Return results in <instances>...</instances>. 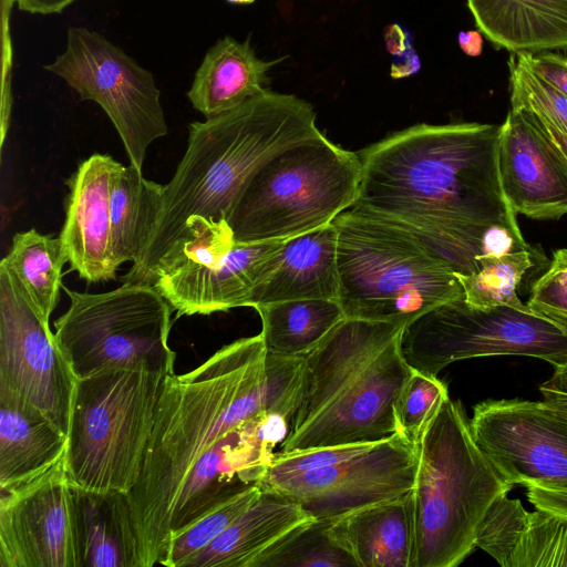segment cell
I'll return each mask as SVG.
<instances>
[{"instance_id": "cell-1", "label": "cell", "mask_w": 567, "mask_h": 567, "mask_svg": "<svg viewBox=\"0 0 567 567\" xmlns=\"http://www.w3.org/2000/svg\"><path fill=\"white\" fill-rule=\"evenodd\" d=\"M501 125L416 124L358 153L352 206L421 238L458 274L487 254L529 250L499 178Z\"/></svg>"}, {"instance_id": "cell-2", "label": "cell", "mask_w": 567, "mask_h": 567, "mask_svg": "<svg viewBox=\"0 0 567 567\" xmlns=\"http://www.w3.org/2000/svg\"><path fill=\"white\" fill-rule=\"evenodd\" d=\"M305 369L306 357L266 353L259 333L224 346L189 372L165 378L144 467L128 494L141 567L163 563L172 514L196 461L245 421L278 415L291 423Z\"/></svg>"}, {"instance_id": "cell-3", "label": "cell", "mask_w": 567, "mask_h": 567, "mask_svg": "<svg viewBox=\"0 0 567 567\" xmlns=\"http://www.w3.org/2000/svg\"><path fill=\"white\" fill-rule=\"evenodd\" d=\"M318 132L308 102L269 90L228 112L190 123L187 150L164 185L148 244L123 282L154 285L190 217L229 228V216L252 174L279 151Z\"/></svg>"}, {"instance_id": "cell-4", "label": "cell", "mask_w": 567, "mask_h": 567, "mask_svg": "<svg viewBox=\"0 0 567 567\" xmlns=\"http://www.w3.org/2000/svg\"><path fill=\"white\" fill-rule=\"evenodd\" d=\"M405 324L343 318L306 357L299 406L280 452L373 443L398 434L394 405L412 373Z\"/></svg>"}, {"instance_id": "cell-5", "label": "cell", "mask_w": 567, "mask_h": 567, "mask_svg": "<svg viewBox=\"0 0 567 567\" xmlns=\"http://www.w3.org/2000/svg\"><path fill=\"white\" fill-rule=\"evenodd\" d=\"M415 449L412 567L458 566L475 548L489 505L513 486L475 442L460 401L442 404Z\"/></svg>"}, {"instance_id": "cell-6", "label": "cell", "mask_w": 567, "mask_h": 567, "mask_svg": "<svg viewBox=\"0 0 567 567\" xmlns=\"http://www.w3.org/2000/svg\"><path fill=\"white\" fill-rule=\"evenodd\" d=\"M338 301L346 318L406 324L464 298L454 270L411 231L354 206L336 217Z\"/></svg>"}, {"instance_id": "cell-7", "label": "cell", "mask_w": 567, "mask_h": 567, "mask_svg": "<svg viewBox=\"0 0 567 567\" xmlns=\"http://www.w3.org/2000/svg\"><path fill=\"white\" fill-rule=\"evenodd\" d=\"M358 153L321 132L267 159L248 179L228 219L235 241L288 239L331 224L358 195Z\"/></svg>"}, {"instance_id": "cell-8", "label": "cell", "mask_w": 567, "mask_h": 567, "mask_svg": "<svg viewBox=\"0 0 567 567\" xmlns=\"http://www.w3.org/2000/svg\"><path fill=\"white\" fill-rule=\"evenodd\" d=\"M166 377L112 369L78 380L64 457L74 486L127 494L136 486Z\"/></svg>"}, {"instance_id": "cell-9", "label": "cell", "mask_w": 567, "mask_h": 567, "mask_svg": "<svg viewBox=\"0 0 567 567\" xmlns=\"http://www.w3.org/2000/svg\"><path fill=\"white\" fill-rule=\"evenodd\" d=\"M62 288L70 306L54 336L78 380L112 369L174 373V309L155 286L123 282L102 293Z\"/></svg>"}, {"instance_id": "cell-10", "label": "cell", "mask_w": 567, "mask_h": 567, "mask_svg": "<svg viewBox=\"0 0 567 567\" xmlns=\"http://www.w3.org/2000/svg\"><path fill=\"white\" fill-rule=\"evenodd\" d=\"M399 347L414 370L437 375L449 364L493 355L567 362V326L529 307L478 309L464 298L444 302L406 323Z\"/></svg>"}, {"instance_id": "cell-11", "label": "cell", "mask_w": 567, "mask_h": 567, "mask_svg": "<svg viewBox=\"0 0 567 567\" xmlns=\"http://www.w3.org/2000/svg\"><path fill=\"white\" fill-rule=\"evenodd\" d=\"M81 97L97 103L117 131L131 165L142 171L147 146L167 134L153 74L99 32L68 30L66 47L44 65Z\"/></svg>"}, {"instance_id": "cell-12", "label": "cell", "mask_w": 567, "mask_h": 567, "mask_svg": "<svg viewBox=\"0 0 567 567\" xmlns=\"http://www.w3.org/2000/svg\"><path fill=\"white\" fill-rule=\"evenodd\" d=\"M76 384L49 320L0 264V396L34 408L68 435Z\"/></svg>"}, {"instance_id": "cell-13", "label": "cell", "mask_w": 567, "mask_h": 567, "mask_svg": "<svg viewBox=\"0 0 567 567\" xmlns=\"http://www.w3.org/2000/svg\"><path fill=\"white\" fill-rule=\"evenodd\" d=\"M0 567H84L78 488L64 458L0 491Z\"/></svg>"}, {"instance_id": "cell-14", "label": "cell", "mask_w": 567, "mask_h": 567, "mask_svg": "<svg viewBox=\"0 0 567 567\" xmlns=\"http://www.w3.org/2000/svg\"><path fill=\"white\" fill-rule=\"evenodd\" d=\"M417 465L416 449L395 434L357 457L316 470L264 476L258 486L292 497L315 519H334L409 494Z\"/></svg>"}, {"instance_id": "cell-15", "label": "cell", "mask_w": 567, "mask_h": 567, "mask_svg": "<svg viewBox=\"0 0 567 567\" xmlns=\"http://www.w3.org/2000/svg\"><path fill=\"white\" fill-rule=\"evenodd\" d=\"M475 442L515 485L567 487V414L544 401L486 400L470 420Z\"/></svg>"}, {"instance_id": "cell-16", "label": "cell", "mask_w": 567, "mask_h": 567, "mask_svg": "<svg viewBox=\"0 0 567 567\" xmlns=\"http://www.w3.org/2000/svg\"><path fill=\"white\" fill-rule=\"evenodd\" d=\"M287 424L278 415L258 416L209 447L185 478L169 523L171 539L215 506L258 485L275 457V445L289 432Z\"/></svg>"}, {"instance_id": "cell-17", "label": "cell", "mask_w": 567, "mask_h": 567, "mask_svg": "<svg viewBox=\"0 0 567 567\" xmlns=\"http://www.w3.org/2000/svg\"><path fill=\"white\" fill-rule=\"evenodd\" d=\"M498 171L516 215L555 219L567 214V161L530 112L507 113L501 125Z\"/></svg>"}, {"instance_id": "cell-18", "label": "cell", "mask_w": 567, "mask_h": 567, "mask_svg": "<svg viewBox=\"0 0 567 567\" xmlns=\"http://www.w3.org/2000/svg\"><path fill=\"white\" fill-rule=\"evenodd\" d=\"M286 239L235 241L206 264L174 267L153 286L178 316L210 315L247 307L252 291L276 268Z\"/></svg>"}, {"instance_id": "cell-19", "label": "cell", "mask_w": 567, "mask_h": 567, "mask_svg": "<svg viewBox=\"0 0 567 567\" xmlns=\"http://www.w3.org/2000/svg\"><path fill=\"white\" fill-rule=\"evenodd\" d=\"M122 166L110 155L93 154L66 181L65 220L59 237L71 269L89 282L116 278L110 193Z\"/></svg>"}, {"instance_id": "cell-20", "label": "cell", "mask_w": 567, "mask_h": 567, "mask_svg": "<svg viewBox=\"0 0 567 567\" xmlns=\"http://www.w3.org/2000/svg\"><path fill=\"white\" fill-rule=\"evenodd\" d=\"M338 231L333 224L285 240L274 271L252 291L247 307L297 299H337Z\"/></svg>"}, {"instance_id": "cell-21", "label": "cell", "mask_w": 567, "mask_h": 567, "mask_svg": "<svg viewBox=\"0 0 567 567\" xmlns=\"http://www.w3.org/2000/svg\"><path fill=\"white\" fill-rule=\"evenodd\" d=\"M331 533L358 567H412L411 492L331 519Z\"/></svg>"}, {"instance_id": "cell-22", "label": "cell", "mask_w": 567, "mask_h": 567, "mask_svg": "<svg viewBox=\"0 0 567 567\" xmlns=\"http://www.w3.org/2000/svg\"><path fill=\"white\" fill-rule=\"evenodd\" d=\"M315 519L292 497L261 489L252 504L187 567H252L275 543Z\"/></svg>"}, {"instance_id": "cell-23", "label": "cell", "mask_w": 567, "mask_h": 567, "mask_svg": "<svg viewBox=\"0 0 567 567\" xmlns=\"http://www.w3.org/2000/svg\"><path fill=\"white\" fill-rule=\"evenodd\" d=\"M282 59H259L249 40H218L205 54L187 96L206 118L228 112L267 91L268 71Z\"/></svg>"}, {"instance_id": "cell-24", "label": "cell", "mask_w": 567, "mask_h": 567, "mask_svg": "<svg viewBox=\"0 0 567 567\" xmlns=\"http://www.w3.org/2000/svg\"><path fill=\"white\" fill-rule=\"evenodd\" d=\"M476 25L512 53L567 49V0H466Z\"/></svg>"}, {"instance_id": "cell-25", "label": "cell", "mask_w": 567, "mask_h": 567, "mask_svg": "<svg viewBox=\"0 0 567 567\" xmlns=\"http://www.w3.org/2000/svg\"><path fill=\"white\" fill-rule=\"evenodd\" d=\"M68 435L34 408L0 396V491L40 476L65 456Z\"/></svg>"}, {"instance_id": "cell-26", "label": "cell", "mask_w": 567, "mask_h": 567, "mask_svg": "<svg viewBox=\"0 0 567 567\" xmlns=\"http://www.w3.org/2000/svg\"><path fill=\"white\" fill-rule=\"evenodd\" d=\"M78 503L84 567H141L128 494L78 488Z\"/></svg>"}, {"instance_id": "cell-27", "label": "cell", "mask_w": 567, "mask_h": 567, "mask_svg": "<svg viewBox=\"0 0 567 567\" xmlns=\"http://www.w3.org/2000/svg\"><path fill=\"white\" fill-rule=\"evenodd\" d=\"M164 185L146 179L135 166H122L110 193L112 246L117 266L137 262L156 225Z\"/></svg>"}, {"instance_id": "cell-28", "label": "cell", "mask_w": 567, "mask_h": 567, "mask_svg": "<svg viewBox=\"0 0 567 567\" xmlns=\"http://www.w3.org/2000/svg\"><path fill=\"white\" fill-rule=\"evenodd\" d=\"M266 353L307 357L344 318L337 299H297L257 306Z\"/></svg>"}, {"instance_id": "cell-29", "label": "cell", "mask_w": 567, "mask_h": 567, "mask_svg": "<svg viewBox=\"0 0 567 567\" xmlns=\"http://www.w3.org/2000/svg\"><path fill=\"white\" fill-rule=\"evenodd\" d=\"M66 261L60 237L30 229L14 235L11 248L0 264L14 276L38 313L49 320L59 301L61 274Z\"/></svg>"}, {"instance_id": "cell-30", "label": "cell", "mask_w": 567, "mask_h": 567, "mask_svg": "<svg viewBox=\"0 0 567 567\" xmlns=\"http://www.w3.org/2000/svg\"><path fill=\"white\" fill-rule=\"evenodd\" d=\"M480 269L471 274L454 272L460 281L464 300L472 307L489 309L509 306L525 309L517 288L525 272L533 266L532 251L512 250L487 254L478 258Z\"/></svg>"}, {"instance_id": "cell-31", "label": "cell", "mask_w": 567, "mask_h": 567, "mask_svg": "<svg viewBox=\"0 0 567 567\" xmlns=\"http://www.w3.org/2000/svg\"><path fill=\"white\" fill-rule=\"evenodd\" d=\"M331 519H311L269 547L252 567H358L331 533Z\"/></svg>"}, {"instance_id": "cell-32", "label": "cell", "mask_w": 567, "mask_h": 567, "mask_svg": "<svg viewBox=\"0 0 567 567\" xmlns=\"http://www.w3.org/2000/svg\"><path fill=\"white\" fill-rule=\"evenodd\" d=\"M260 491L258 485L241 491L212 508L184 530L175 534L161 565L187 567L194 557L204 551L252 504Z\"/></svg>"}, {"instance_id": "cell-33", "label": "cell", "mask_w": 567, "mask_h": 567, "mask_svg": "<svg viewBox=\"0 0 567 567\" xmlns=\"http://www.w3.org/2000/svg\"><path fill=\"white\" fill-rule=\"evenodd\" d=\"M505 567H567V519L535 508Z\"/></svg>"}, {"instance_id": "cell-34", "label": "cell", "mask_w": 567, "mask_h": 567, "mask_svg": "<svg viewBox=\"0 0 567 567\" xmlns=\"http://www.w3.org/2000/svg\"><path fill=\"white\" fill-rule=\"evenodd\" d=\"M508 70L512 109L526 110L567 135V96L532 72L519 53L511 54Z\"/></svg>"}, {"instance_id": "cell-35", "label": "cell", "mask_w": 567, "mask_h": 567, "mask_svg": "<svg viewBox=\"0 0 567 567\" xmlns=\"http://www.w3.org/2000/svg\"><path fill=\"white\" fill-rule=\"evenodd\" d=\"M447 399V388L437 375L412 369L394 405L398 434L415 447L424 429Z\"/></svg>"}, {"instance_id": "cell-36", "label": "cell", "mask_w": 567, "mask_h": 567, "mask_svg": "<svg viewBox=\"0 0 567 567\" xmlns=\"http://www.w3.org/2000/svg\"><path fill=\"white\" fill-rule=\"evenodd\" d=\"M508 493L497 496L486 511L475 538V547L505 567L528 523L529 512Z\"/></svg>"}, {"instance_id": "cell-37", "label": "cell", "mask_w": 567, "mask_h": 567, "mask_svg": "<svg viewBox=\"0 0 567 567\" xmlns=\"http://www.w3.org/2000/svg\"><path fill=\"white\" fill-rule=\"evenodd\" d=\"M530 309L567 326V249L554 251L548 269L530 288Z\"/></svg>"}, {"instance_id": "cell-38", "label": "cell", "mask_w": 567, "mask_h": 567, "mask_svg": "<svg viewBox=\"0 0 567 567\" xmlns=\"http://www.w3.org/2000/svg\"><path fill=\"white\" fill-rule=\"evenodd\" d=\"M518 53L532 72L567 96V58L549 52Z\"/></svg>"}, {"instance_id": "cell-39", "label": "cell", "mask_w": 567, "mask_h": 567, "mask_svg": "<svg viewBox=\"0 0 567 567\" xmlns=\"http://www.w3.org/2000/svg\"><path fill=\"white\" fill-rule=\"evenodd\" d=\"M529 503L567 519V487L548 485L526 486Z\"/></svg>"}, {"instance_id": "cell-40", "label": "cell", "mask_w": 567, "mask_h": 567, "mask_svg": "<svg viewBox=\"0 0 567 567\" xmlns=\"http://www.w3.org/2000/svg\"><path fill=\"white\" fill-rule=\"evenodd\" d=\"M385 50L394 58L413 48L412 34L409 29L398 22L388 24L383 31Z\"/></svg>"}, {"instance_id": "cell-41", "label": "cell", "mask_w": 567, "mask_h": 567, "mask_svg": "<svg viewBox=\"0 0 567 567\" xmlns=\"http://www.w3.org/2000/svg\"><path fill=\"white\" fill-rule=\"evenodd\" d=\"M421 66V59L414 48H412L392 61L390 75L394 80L405 79L416 74Z\"/></svg>"}, {"instance_id": "cell-42", "label": "cell", "mask_w": 567, "mask_h": 567, "mask_svg": "<svg viewBox=\"0 0 567 567\" xmlns=\"http://www.w3.org/2000/svg\"><path fill=\"white\" fill-rule=\"evenodd\" d=\"M22 11L30 13H60L75 0H11Z\"/></svg>"}, {"instance_id": "cell-43", "label": "cell", "mask_w": 567, "mask_h": 567, "mask_svg": "<svg viewBox=\"0 0 567 567\" xmlns=\"http://www.w3.org/2000/svg\"><path fill=\"white\" fill-rule=\"evenodd\" d=\"M539 391L542 394L553 393L567 395V362L555 367L554 373L540 385Z\"/></svg>"}, {"instance_id": "cell-44", "label": "cell", "mask_w": 567, "mask_h": 567, "mask_svg": "<svg viewBox=\"0 0 567 567\" xmlns=\"http://www.w3.org/2000/svg\"><path fill=\"white\" fill-rule=\"evenodd\" d=\"M457 42L463 53L468 56H478L483 51L484 40L481 31H461L457 34Z\"/></svg>"}, {"instance_id": "cell-45", "label": "cell", "mask_w": 567, "mask_h": 567, "mask_svg": "<svg viewBox=\"0 0 567 567\" xmlns=\"http://www.w3.org/2000/svg\"><path fill=\"white\" fill-rule=\"evenodd\" d=\"M534 115V114H533ZM535 116V115H534ZM536 117V116H535ZM536 120L546 132L548 137L553 141V143L557 146V148L561 152L563 156L567 161V135L555 130L554 127L547 126L543 124L537 117Z\"/></svg>"}, {"instance_id": "cell-46", "label": "cell", "mask_w": 567, "mask_h": 567, "mask_svg": "<svg viewBox=\"0 0 567 567\" xmlns=\"http://www.w3.org/2000/svg\"><path fill=\"white\" fill-rule=\"evenodd\" d=\"M544 398V403L560 413L567 414V395L545 393L542 394Z\"/></svg>"}, {"instance_id": "cell-47", "label": "cell", "mask_w": 567, "mask_h": 567, "mask_svg": "<svg viewBox=\"0 0 567 567\" xmlns=\"http://www.w3.org/2000/svg\"><path fill=\"white\" fill-rule=\"evenodd\" d=\"M230 3H235V4H250L252 3L255 0H226Z\"/></svg>"}]
</instances>
